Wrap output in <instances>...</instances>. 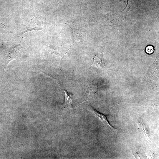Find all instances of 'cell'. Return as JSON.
<instances>
[{"label":"cell","instance_id":"6da1fadb","mask_svg":"<svg viewBox=\"0 0 159 159\" xmlns=\"http://www.w3.org/2000/svg\"><path fill=\"white\" fill-rule=\"evenodd\" d=\"M90 110L94 116L100 120L103 124L110 128H115L112 126L108 121L106 116L105 115L92 107L90 108Z\"/></svg>","mask_w":159,"mask_h":159},{"label":"cell","instance_id":"7a4b0ae2","mask_svg":"<svg viewBox=\"0 0 159 159\" xmlns=\"http://www.w3.org/2000/svg\"><path fill=\"white\" fill-rule=\"evenodd\" d=\"M67 24L71 28L74 42H83L84 40V34L82 31L76 29L68 24Z\"/></svg>","mask_w":159,"mask_h":159},{"label":"cell","instance_id":"3957f363","mask_svg":"<svg viewBox=\"0 0 159 159\" xmlns=\"http://www.w3.org/2000/svg\"><path fill=\"white\" fill-rule=\"evenodd\" d=\"M65 93L64 102V108L68 107L70 109H72V102L73 99V94L65 90H63Z\"/></svg>","mask_w":159,"mask_h":159},{"label":"cell","instance_id":"277c9868","mask_svg":"<svg viewBox=\"0 0 159 159\" xmlns=\"http://www.w3.org/2000/svg\"><path fill=\"white\" fill-rule=\"evenodd\" d=\"M138 125L139 129L145 136L150 140L149 132L145 126L140 122H138Z\"/></svg>","mask_w":159,"mask_h":159},{"label":"cell","instance_id":"5b68a950","mask_svg":"<svg viewBox=\"0 0 159 159\" xmlns=\"http://www.w3.org/2000/svg\"><path fill=\"white\" fill-rule=\"evenodd\" d=\"M154 47L151 45H149L146 47L145 49L146 52L148 54H152L154 52Z\"/></svg>","mask_w":159,"mask_h":159},{"label":"cell","instance_id":"8992f818","mask_svg":"<svg viewBox=\"0 0 159 159\" xmlns=\"http://www.w3.org/2000/svg\"><path fill=\"white\" fill-rule=\"evenodd\" d=\"M0 24H2V25H4V26H5L3 23H1L0 22Z\"/></svg>","mask_w":159,"mask_h":159}]
</instances>
